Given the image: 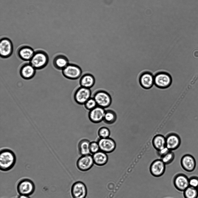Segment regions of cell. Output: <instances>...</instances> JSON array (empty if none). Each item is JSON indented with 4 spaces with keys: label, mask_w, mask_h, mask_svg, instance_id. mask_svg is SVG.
<instances>
[{
    "label": "cell",
    "mask_w": 198,
    "mask_h": 198,
    "mask_svg": "<svg viewBox=\"0 0 198 198\" xmlns=\"http://www.w3.org/2000/svg\"><path fill=\"white\" fill-rule=\"evenodd\" d=\"M93 98L98 106L104 109L109 107L112 102L110 95L107 92L103 90L96 92L94 94Z\"/></svg>",
    "instance_id": "obj_5"
},
{
    "label": "cell",
    "mask_w": 198,
    "mask_h": 198,
    "mask_svg": "<svg viewBox=\"0 0 198 198\" xmlns=\"http://www.w3.org/2000/svg\"><path fill=\"white\" fill-rule=\"evenodd\" d=\"M180 164L182 168L188 172H192L195 169L196 162L195 159L192 155L187 154L181 157Z\"/></svg>",
    "instance_id": "obj_14"
},
{
    "label": "cell",
    "mask_w": 198,
    "mask_h": 198,
    "mask_svg": "<svg viewBox=\"0 0 198 198\" xmlns=\"http://www.w3.org/2000/svg\"><path fill=\"white\" fill-rule=\"evenodd\" d=\"M189 186L197 188L198 186V177L193 176L190 177L189 179Z\"/></svg>",
    "instance_id": "obj_31"
},
{
    "label": "cell",
    "mask_w": 198,
    "mask_h": 198,
    "mask_svg": "<svg viewBox=\"0 0 198 198\" xmlns=\"http://www.w3.org/2000/svg\"><path fill=\"white\" fill-rule=\"evenodd\" d=\"M18 198H30L29 196L23 195H20L19 196Z\"/></svg>",
    "instance_id": "obj_33"
},
{
    "label": "cell",
    "mask_w": 198,
    "mask_h": 198,
    "mask_svg": "<svg viewBox=\"0 0 198 198\" xmlns=\"http://www.w3.org/2000/svg\"><path fill=\"white\" fill-rule=\"evenodd\" d=\"M117 118L115 111L112 109H108L106 110L103 121L106 124L111 125L116 122Z\"/></svg>",
    "instance_id": "obj_25"
},
{
    "label": "cell",
    "mask_w": 198,
    "mask_h": 198,
    "mask_svg": "<svg viewBox=\"0 0 198 198\" xmlns=\"http://www.w3.org/2000/svg\"><path fill=\"white\" fill-rule=\"evenodd\" d=\"M197 188V191H198V186H197V188Z\"/></svg>",
    "instance_id": "obj_34"
},
{
    "label": "cell",
    "mask_w": 198,
    "mask_h": 198,
    "mask_svg": "<svg viewBox=\"0 0 198 198\" xmlns=\"http://www.w3.org/2000/svg\"><path fill=\"white\" fill-rule=\"evenodd\" d=\"M35 187L34 183L31 180L27 179H23L18 183L17 190L19 195L29 196L34 193Z\"/></svg>",
    "instance_id": "obj_4"
},
{
    "label": "cell",
    "mask_w": 198,
    "mask_h": 198,
    "mask_svg": "<svg viewBox=\"0 0 198 198\" xmlns=\"http://www.w3.org/2000/svg\"><path fill=\"white\" fill-rule=\"evenodd\" d=\"M12 43L10 39L6 37L1 38L0 40V55L3 58L10 57L13 52Z\"/></svg>",
    "instance_id": "obj_7"
},
{
    "label": "cell",
    "mask_w": 198,
    "mask_h": 198,
    "mask_svg": "<svg viewBox=\"0 0 198 198\" xmlns=\"http://www.w3.org/2000/svg\"><path fill=\"white\" fill-rule=\"evenodd\" d=\"M71 193L72 198H86L87 194L86 186L82 181H76L71 186Z\"/></svg>",
    "instance_id": "obj_8"
},
{
    "label": "cell",
    "mask_w": 198,
    "mask_h": 198,
    "mask_svg": "<svg viewBox=\"0 0 198 198\" xmlns=\"http://www.w3.org/2000/svg\"><path fill=\"white\" fill-rule=\"evenodd\" d=\"M49 61L47 53L43 50H39L34 51L29 62L36 70H40L46 67Z\"/></svg>",
    "instance_id": "obj_2"
},
{
    "label": "cell",
    "mask_w": 198,
    "mask_h": 198,
    "mask_svg": "<svg viewBox=\"0 0 198 198\" xmlns=\"http://www.w3.org/2000/svg\"><path fill=\"white\" fill-rule=\"evenodd\" d=\"M16 157L14 152L8 147H3L0 151V169L3 171H7L12 169L16 162Z\"/></svg>",
    "instance_id": "obj_1"
},
{
    "label": "cell",
    "mask_w": 198,
    "mask_h": 198,
    "mask_svg": "<svg viewBox=\"0 0 198 198\" xmlns=\"http://www.w3.org/2000/svg\"><path fill=\"white\" fill-rule=\"evenodd\" d=\"M91 92L90 89L80 87L75 91L74 98L75 102L79 105H83L91 98Z\"/></svg>",
    "instance_id": "obj_9"
},
{
    "label": "cell",
    "mask_w": 198,
    "mask_h": 198,
    "mask_svg": "<svg viewBox=\"0 0 198 198\" xmlns=\"http://www.w3.org/2000/svg\"><path fill=\"white\" fill-rule=\"evenodd\" d=\"M94 163L98 166L106 165L108 161V156L106 153L99 150L92 155Z\"/></svg>",
    "instance_id": "obj_21"
},
{
    "label": "cell",
    "mask_w": 198,
    "mask_h": 198,
    "mask_svg": "<svg viewBox=\"0 0 198 198\" xmlns=\"http://www.w3.org/2000/svg\"><path fill=\"white\" fill-rule=\"evenodd\" d=\"M166 147L170 150L177 149L181 143L180 136L177 134L172 133L169 134L166 137Z\"/></svg>",
    "instance_id": "obj_18"
},
{
    "label": "cell",
    "mask_w": 198,
    "mask_h": 198,
    "mask_svg": "<svg viewBox=\"0 0 198 198\" xmlns=\"http://www.w3.org/2000/svg\"><path fill=\"white\" fill-rule=\"evenodd\" d=\"M97 142L100 150L106 153L113 152L116 147V144L114 139L110 137L105 138H99Z\"/></svg>",
    "instance_id": "obj_13"
},
{
    "label": "cell",
    "mask_w": 198,
    "mask_h": 198,
    "mask_svg": "<svg viewBox=\"0 0 198 198\" xmlns=\"http://www.w3.org/2000/svg\"><path fill=\"white\" fill-rule=\"evenodd\" d=\"M90 141L86 139L81 140L78 144V150L79 154L81 156L90 154L89 146Z\"/></svg>",
    "instance_id": "obj_23"
},
{
    "label": "cell",
    "mask_w": 198,
    "mask_h": 198,
    "mask_svg": "<svg viewBox=\"0 0 198 198\" xmlns=\"http://www.w3.org/2000/svg\"><path fill=\"white\" fill-rule=\"evenodd\" d=\"M106 110L104 108L97 106L89 111L88 118L90 120L94 123H98L103 121Z\"/></svg>",
    "instance_id": "obj_15"
},
{
    "label": "cell",
    "mask_w": 198,
    "mask_h": 198,
    "mask_svg": "<svg viewBox=\"0 0 198 198\" xmlns=\"http://www.w3.org/2000/svg\"><path fill=\"white\" fill-rule=\"evenodd\" d=\"M52 63L55 68L59 70H62L69 64L67 57L62 54L56 55L53 60Z\"/></svg>",
    "instance_id": "obj_20"
},
{
    "label": "cell",
    "mask_w": 198,
    "mask_h": 198,
    "mask_svg": "<svg viewBox=\"0 0 198 198\" xmlns=\"http://www.w3.org/2000/svg\"><path fill=\"white\" fill-rule=\"evenodd\" d=\"M19 72L22 78L28 80L34 77L36 74V69L30 62H26L21 65Z\"/></svg>",
    "instance_id": "obj_16"
},
{
    "label": "cell",
    "mask_w": 198,
    "mask_h": 198,
    "mask_svg": "<svg viewBox=\"0 0 198 198\" xmlns=\"http://www.w3.org/2000/svg\"><path fill=\"white\" fill-rule=\"evenodd\" d=\"M166 165L161 159L155 160L150 166L149 170L150 174L155 177L161 176L165 171Z\"/></svg>",
    "instance_id": "obj_11"
},
{
    "label": "cell",
    "mask_w": 198,
    "mask_h": 198,
    "mask_svg": "<svg viewBox=\"0 0 198 198\" xmlns=\"http://www.w3.org/2000/svg\"><path fill=\"white\" fill-rule=\"evenodd\" d=\"M184 198H198V191L196 188L189 186L183 191Z\"/></svg>",
    "instance_id": "obj_26"
},
{
    "label": "cell",
    "mask_w": 198,
    "mask_h": 198,
    "mask_svg": "<svg viewBox=\"0 0 198 198\" xmlns=\"http://www.w3.org/2000/svg\"><path fill=\"white\" fill-rule=\"evenodd\" d=\"M169 151H170V150H169L166 147L160 150L157 151V154L160 158Z\"/></svg>",
    "instance_id": "obj_32"
},
{
    "label": "cell",
    "mask_w": 198,
    "mask_h": 198,
    "mask_svg": "<svg viewBox=\"0 0 198 198\" xmlns=\"http://www.w3.org/2000/svg\"><path fill=\"white\" fill-rule=\"evenodd\" d=\"M95 79L94 76L89 73H86L83 75L79 80V84L81 87L90 89L94 85Z\"/></svg>",
    "instance_id": "obj_22"
},
{
    "label": "cell",
    "mask_w": 198,
    "mask_h": 198,
    "mask_svg": "<svg viewBox=\"0 0 198 198\" xmlns=\"http://www.w3.org/2000/svg\"><path fill=\"white\" fill-rule=\"evenodd\" d=\"M172 78L168 73L160 71L157 73L154 76V83L158 88L166 89L171 84Z\"/></svg>",
    "instance_id": "obj_3"
},
{
    "label": "cell",
    "mask_w": 198,
    "mask_h": 198,
    "mask_svg": "<svg viewBox=\"0 0 198 198\" xmlns=\"http://www.w3.org/2000/svg\"><path fill=\"white\" fill-rule=\"evenodd\" d=\"M89 148L90 153L92 154L100 150L99 145L97 141L90 142V144Z\"/></svg>",
    "instance_id": "obj_30"
},
{
    "label": "cell",
    "mask_w": 198,
    "mask_h": 198,
    "mask_svg": "<svg viewBox=\"0 0 198 198\" xmlns=\"http://www.w3.org/2000/svg\"><path fill=\"white\" fill-rule=\"evenodd\" d=\"M139 82L142 88L146 89H149L154 84V76L150 72L144 71L140 75Z\"/></svg>",
    "instance_id": "obj_17"
},
{
    "label": "cell",
    "mask_w": 198,
    "mask_h": 198,
    "mask_svg": "<svg viewBox=\"0 0 198 198\" xmlns=\"http://www.w3.org/2000/svg\"><path fill=\"white\" fill-rule=\"evenodd\" d=\"M94 164L92 155L89 154L81 156L78 159L76 165L79 170L85 172L90 170Z\"/></svg>",
    "instance_id": "obj_10"
},
{
    "label": "cell",
    "mask_w": 198,
    "mask_h": 198,
    "mask_svg": "<svg viewBox=\"0 0 198 198\" xmlns=\"http://www.w3.org/2000/svg\"><path fill=\"white\" fill-rule=\"evenodd\" d=\"M63 76L67 78L70 80H76L81 76L82 70L78 66L73 64L69 63L62 70Z\"/></svg>",
    "instance_id": "obj_6"
},
{
    "label": "cell",
    "mask_w": 198,
    "mask_h": 198,
    "mask_svg": "<svg viewBox=\"0 0 198 198\" xmlns=\"http://www.w3.org/2000/svg\"><path fill=\"white\" fill-rule=\"evenodd\" d=\"M110 134L109 129L107 127L103 126L99 128L97 131V134L99 138L109 137Z\"/></svg>",
    "instance_id": "obj_28"
},
{
    "label": "cell",
    "mask_w": 198,
    "mask_h": 198,
    "mask_svg": "<svg viewBox=\"0 0 198 198\" xmlns=\"http://www.w3.org/2000/svg\"><path fill=\"white\" fill-rule=\"evenodd\" d=\"M189 178L185 174L179 173L176 174L173 179V183L178 191L183 192L189 186Z\"/></svg>",
    "instance_id": "obj_12"
},
{
    "label": "cell",
    "mask_w": 198,
    "mask_h": 198,
    "mask_svg": "<svg viewBox=\"0 0 198 198\" xmlns=\"http://www.w3.org/2000/svg\"><path fill=\"white\" fill-rule=\"evenodd\" d=\"M33 49L27 45H23L17 49V54L19 58L24 61H30L34 53Z\"/></svg>",
    "instance_id": "obj_19"
},
{
    "label": "cell",
    "mask_w": 198,
    "mask_h": 198,
    "mask_svg": "<svg viewBox=\"0 0 198 198\" xmlns=\"http://www.w3.org/2000/svg\"><path fill=\"white\" fill-rule=\"evenodd\" d=\"M83 105L85 108L89 111L92 110L97 106L95 100L93 97L90 98Z\"/></svg>",
    "instance_id": "obj_29"
},
{
    "label": "cell",
    "mask_w": 198,
    "mask_h": 198,
    "mask_svg": "<svg viewBox=\"0 0 198 198\" xmlns=\"http://www.w3.org/2000/svg\"><path fill=\"white\" fill-rule=\"evenodd\" d=\"M175 156L172 151H169L165 154L160 157V159L166 165L171 163L174 160Z\"/></svg>",
    "instance_id": "obj_27"
},
{
    "label": "cell",
    "mask_w": 198,
    "mask_h": 198,
    "mask_svg": "<svg viewBox=\"0 0 198 198\" xmlns=\"http://www.w3.org/2000/svg\"><path fill=\"white\" fill-rule=\"evenodd\" d=\"M152 144L157 151L160 150L166 147V137L161 134L156 135L152 140Z\"/></svg>",
    "instance_id": "obj_24"
}]
</instances>
